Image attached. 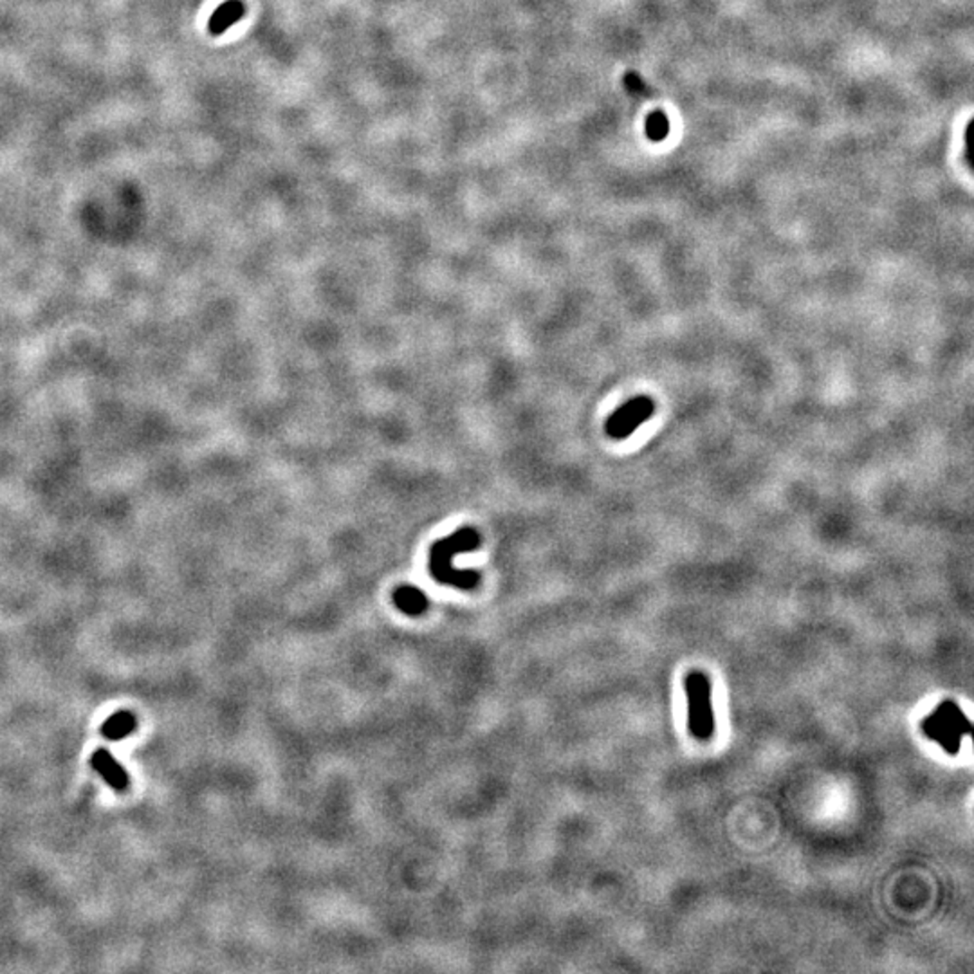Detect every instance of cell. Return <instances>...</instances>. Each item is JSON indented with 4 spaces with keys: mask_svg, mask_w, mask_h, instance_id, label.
Segmentation results:
<instances>
[{
    "mask_svg": "<svg viewBox=\"0 0 974 974\" xmlns=\"http://www.w3.org/2000/svg\"><path fill=\"white\" fill-rule=\"evenodd\" d=\"M655 412V403L648 396H637L632 401L619 407L606 421V434L613 441L630 437L641 425H644Z\"/></svg>",
    "mask_w": 974,
    "mask_h": 974,
    "instance_id": "obj_4",
    "label": "cell"
},
{
    "mask_svg": "<svg viewBox=\"0 0 974 974\" xmlns=\"http://www.w3.org/2000/svg\"><path fill=\"white\" fill-rule=\"evenodd\" d=\"M136 729V716L130 711H119L101 726V735L108 740H121Z\"/></svg>",
    "mask_w": 974,
    "mask_h": 974,
    "instance_id": "obj_8",
    "label": "cell"
},
{
    "mask_svg": "<svg viewBox=\"0 0 974 974\" xmlns=\"http://www.w3.org/2000/svg\"><path fill=\"white\" fill-rule=\"evenodd\" d=\"M479 547L481 536L473 527H464L446 538L437 539L430 550V572L434 579L461 590H473L481 581V574L472 568H457L452 561L457 554L472 552Z\"/></svg>",
    "mask_w": 974,
    "mask_h": 974,
    "instance_id": "obj_1",
    "label": "cell"
},
{
    "mask_svg": "<svg viewBox=\"0 0 974 974\" xmlns=\"http://www.w3.org/2000/svg\"><path fill=\"white\" fill-rule=\"evenodd\" d=\"M244 14H246V5H244L242 0H228V2L220 4L215 9V13L210 16L208 31L213 36H220L229 27H233Z\"/></svg>",
    "mask_w": 974,
    "mask_h": 974,
    "instance_id": "obj_6",
    "label": "cell"
},
{
    "mask_svg": "<svg viewBox=\"0 0 974 974\" xmlns=\"http://www.w3.org/2000/svg\"><path fill=\"white\" fill-rule=\"evenodd\" d=\"M92 769L117 792H123L128 789V774L126 771L117 763V760L108 753L107 749H98L90 756Z\"/></svg>",
    "mask_w": 974,
    "mask_h": 974,
    "instance_id": "obj_5",
    "label": "cell"
},
{
    "mask_svg": "<svg viewBox=\"0 0 974 974\" xmlns=\"http://www.w3.org/2000/svg\"><path fill=\"white\" fill-rule=\"evenodd\" d=\"M688 695V724L697 740H709L715 733V715L711 707V684L702 671H693L684 680Z\"/></svg>",
    "mask_w": 974,
    "mask_h": 974,
    "instance_id": "obj_3",
    "label": "cell"
},
{
    "mask_svg": "<svg viewBox=\"0 0 974 974\" xmlns=\"http://www.w3.org/2000/svg\"><path fill=\"white\" fill-rule=\"evenodd\" d=\"M394 603L403 613L414 615V617L421 615L428 608V597L425 595V592L412 585L399 586L394 592Z\"/></svg>",
    "mask_w": 974,
    "mask_h": 974,
    "instance_id": "obj_7",
    "label": "cell"
},
{
    "mask_svg": "<svg viewBox=\"0 0 974 974\" xmlns=\"http://www.w3.org/2000/svg\"><path fill=\"white\" fill-rule=\"evenodd\" d=\"M922 727L926 736L939 742L950 754H957L962 747V740L971 735L969 718L951 700L941 704L937 711L924 720Z\"/></svg>",
    "mask_w": 974,
    "mask_h": 974,
    "instance_id": "obj_2",
    "label": "cell"
}]
</instances>
